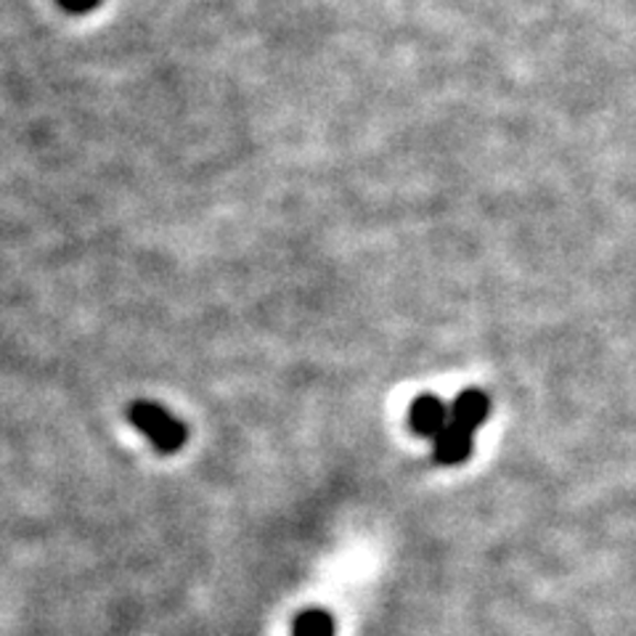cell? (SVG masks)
I'll return each mask as SVG.
<instances>
[{"label":"cell","mask_w":636,"mask_h":636,"mask_svg":"<svg viewBox=\"0 0 636 636\" xmlns=\"http://www.w3.org/2000/svg\"><path fill=\"white\" fill-rule=\"evenodd\" d=\"M128 417H131L135 430L144 432L146 438L152 440L154 449L160 453H175L186 443L184 421L173 417L167 408L149 404V401H135L131 412H128Z\"/></svg>","instance_id":"1"},{"label":"cell","mask_w":636,"mask_h":636,"mask_svg":"<svg viewBox=\"0 0 636 636\" xmlns=\"http://www.w3.org/2000/svg\"><path fill=\"white\" fill-rule=\"evenodd\" d=\"M451 408L438 398V395H419L408 412V425L421 438H438L449 427Z\"/></svg>","instance_id":"2"},{"label":"cell","mask_w":636,"mask_h":636,"mask_svg":"<svg viewBox=\"0 0 636 636\" xmlns=\"http://www.w3.org/2000/svg\"><path fill=\"white\" fill-rule=\"evenodd\" d=\"M470 453H472V430L457 425V421H449V427L435 438V462L453 467L462 464L464 459H470Z\"/></svg>","instance_id":"3"},{"label":"cell","mask_w":636,"mask_h":636,"mask_svg":"<svg viewBox=\"0 0 636 636\" xmlns=\"http://www.w3.org/2000/svg\"><path fill=\"white\" fill-rule=\"evenodd\" d=\"M491 414V401L480 391H467L451 404V421L475 432Z\"/></svg>","instance_id":"4"},{"label":"cell","mask_w":636,"mask_h":636,"mask_svg":"<svg viewBox=\"0 0 636 636\" xmlns=\"http://www.w3.org/2000/svg\"><path fill=\"white\" fill-rule=\"evenodd\" d=\"M292 636H335V621L327 610H303L297 615L295 626H292Z\"/></svg>","instance_id":"5"}]
</instances>
